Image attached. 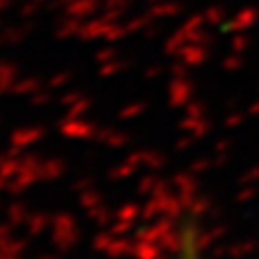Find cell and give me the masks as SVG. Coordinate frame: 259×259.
<instances>
[{
  "instance_id": "1",
  "label": "cell",
  "mask_w": 259,
  "mask_h": 259,
  "mask_svg": "<svg viewBox=\"0 0 259 259\" xmlns=\"http://www.w3.org/2000/svg\"><path fill=\"white\" fill-rule=\"evenodd\" d=\"M184 259H197V257L192 255V248H188V253H186V257H184Z\"/></svg>"
}]
</instances>
